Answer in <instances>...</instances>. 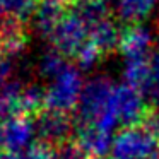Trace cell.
I'll use <instances>...</instances> for the list:
<instances>
[{
	"instance_id": "cell-1",
	"label": "cell",
	"mask_w": 159,
	"mask_h": 159,
	"mask_svg": "<svg viewBox=\"0 0 159 159\" xmlns=\"http://www.w3.org/2000/svg\"><path fill=\"white\" fill-rule=\"evenodd\" d=\"M108 0H75L63 9L46 36L52 48L75 58L82 50L96 48L103 55L118 46L120 33Z\"/></svg>"
},
{
	"instance_id": "cell-2",
	"label": "cell",
	"mask_w": 159,
	"mask_h": 159,
	"mask_svg": "<svg viewBox=\"0 0 159 159\" xmlns=\"http://www.w3.org/2000/svg\"><path fill=\"white\" fill-rule=\"evenodd\" d=\"M116 86L108 75H94L86 80L77 108L82 125H93L108 134L121 125L116 110Z\"/></svg>"
},
{
	"instance_id": "cell-3",
	"label": "cell",
	"mask_w": 159,
	"mask_h": 159,
	"mask_svg": "<svg viewBox=\"0 0 159 159\" xmlns=\"http://www.w3.org/2000/svg\"><path fill=\"white\" fill-rule=\"evenodd\" d=\"M86 80L82 79L77 65L67 63L57 75L48 79L45 87V106L57 113H70L79 108V101L84 91Z\"/></svg>"
},
{
	"instance_id": "cell-4",
	"label": "cell",
	"mask_w": 159,
	"mask_h": 159,
	"mask_svg": "<svg viewBox=\"0 0 159 159\" xmlns=\"http://www.w3.org/2000/svg\"><path fill=\"white\" fill-rule=\"evenodd\" d=\"M159 154V140L144 127H123L113 135L110 159H154Z\"/></svg>"
},
{
	"instance_id": "cell-5",
	"label": "cell",
	"mask_w": 159,
	"mask_h": 159,
	"mask_svg": "<svg viewBox=\"0 0 159 159\" xmlns=\"http://www.w3.org/2000/svg\"><path fill=\"white\" fill-rule=\"evenodd\" d=\"M36 121L29 120L26 115L0 118V151L24 152L36 144Z\"/></svg>"
},
{
	"instance_id": "cell-6",
	"label": "cell",
	"mask_w": 159,
	"mask_h": 159,
	"mask_svg": "<svg viewBox=\"0 0 159 159\" xmlns=\"http://www.w3.org/2000/svg\"><path fill=\"white\" fill-rule=\"evenodd\" d=\"M154 33L144 22L140 24H128L120 33V50L123 60L128 58H149L154 52Z\"/></svg>"
},
{
	"instance_id": "cell-7",
	"label": "cell",
	"mask_w": 159,
	"mask_h": 159,
	"mask_svg": "<svg viewBox=\"0 0 159 159\" xmlns=\"http://www.w3.org/2000/svg\"><path fill=\"white\" fill-rule=\"evenodd\" d=\"M116 110L123 127H134L145 116V94L121 82L116 86Z\"/></svg>"
},
{
	"instance_id": "cell-8",
	"label": "cell",
	"mask_w": 159,
	"mask_h": 159,
	"mask_svg": "<svg viewBox=\"0 0 159 159\" xmlns=\"http://www.w3.org/2000/svg\"><path fill=\"white\" fill-rule=\"evenodd\" d=\"M113 135L93 125H80L75 144L86 152L89 159H103L110 156Z\"/></svg>"
},
{
	"instance_id": "cell-9",
	"label": "cell",
	"mask_w": 159,
	"mask_h": 159,
	"mask_svg": "<svg viewBox=\"0 0 159 159\" xmlns=\"http://www.w3.org/2000/svg\"><path fill=\"white\" fill-rule=\"evenodd\" d=\"M36 130L43 140L60 144L69 137L70 130H72V123L67 118V115L46 110L36 120Z\"/></svg>"
},
{
	"instance_id": "cell-10",
	"label": "cell",
	"mask_w": 159,
	"mask_h": 159,
	"mask_svg": "<svg viewBox=\"0 0 159 159\" xmlns=\"http://www.w3.org/2000/svg\"><path fill=\"white\" fill-rule=\"evenodd\" d=\"M115 17L128 24H140L156 11L157 0H108Z\"/></svg>"
},
{
	"instance_id": "cell-11",
	"label": "cell",
	"mask_w": 159,
	"mask_h": 159,
	"mask_svg": "<svg viewBox=\"0 0 159 159\" xmlns=\"http://www.w3.org/2000/svg\"><path fill=\"white\" fill-rule=\"evenodd\" d=\"M38 7V0H0V24H22Z\"/></svg>"
},
{
	"instance_id": "cell-12",
	"label": "cell",
	"mask_w": 159,
	"mask_h": 159,
	"mask_svg": "<svg viewBox=\"0 0 159 159\" xmlns=\"http://www.w3.org/2000/svg\"><path fill=\"white\" fill-rule=\"evenodd\" d=\"M24 87L16 80H9L0 89V116H17L24 113Z\"/></svg>"
},
{
	"instance_id": "cell-13",
	"label": "cell",
	"mask_w": 159,
	"mask_h": 159,
	"mask_svg": "<svg viewBox=\"0 0 159 159\" xmlns=\"http://www.w3.org/2000/svg\"><path fill=\"white\" fill-rule=\"evenodd\" d=\"M151 75V57L149 58H128L123 60L121 77L123 82L132 87H137L144 93V87Z\"/></svg>"
},
{
	"instance_id": "cell-14",
	"label": "cell",
	"mask_w": 159,
	"mask_h": 159,
	"mask_svg": "<svg viewBox=\"0 0 159 159\" xmlns=\"http://www.w3.org/2000/svg\"><path fill=\"white\" fill-rule=\"evenodd\" d=\"M67 63L69 62L65 60V55H62V53L55 48H50V50H46V52H43L41 57H39L38 72L41 77H45V79L48 80V79H52L53 75H57Z\"/></svg>"
},
{
	"instance_id": "cell-15",
	"label": "cell",
	"mask_w": 159,
	"mask_h": 159,
	"mask_svg": "<svg viewBox=\"0 0 159 159\" xmlns=\"http://www.w3.org/2000/svg\"><path fill=\"white\" fill-rule=\"evenodd\" d=\"M144 94L159 110V45L154 48L151 55V75L144 87Z\"/></svg>"
},
{
	"instance_id": "cell-16",
	"label": "cell",
	"mask_w": 159,
	"mask_h": 159,
	"mask_svg": "<svg viewBox=\"0 0 159 159\" xmlns=\"http://www.w3.org/2000/svg\"><path fill=\"white\" fill-rule=\"evenodd\" d=\"M53 159H89L77 144H60Z\"/></svg>"
},
{
	"instance_id": "cell-17",
	"label": "cell",
	"mask_w": 159,
	"mask_h": 159,
	"mask_svg": "<svg viewBox=\"0 0 159 159\" xmlns=\"http://www.w3.org/2000/svg\"><path fill=\"white\" fill-rule=\"evenodd\" d=\"M11 58L12 57L0 46V89L9 82V77H11V72H12Z\"/></svg>"
},
{
	"instance_id": "cell-18",
	"label": "cell",
	"mask_w": 159,
	"mask_h": 159,
	"mask_svg": "<svg viewBox=\"0 0 159 159\" xmlns=\"http://www.w3.org/2000/svg\"><path fill=\"white\" fill-rule=\"evenodd\" d=\"M144 127L147 128V130L159 140V110L152 111V113H149L147 116H145Z\"/></svg>"
},
{
	"instance_id": "cell-19",
	"label": "cell",
	"mask_w": 159,
	"mask_h": 159,
	"mask_svg": "<svg viewBox=\"0 0 159 159\" xmlns=\"http://www.w3.org/2000/svg\"><path fill=\"white\" fill-rule=\"evenodd\" d=\"M0 159H26L24 152H4L0 151Z\"/></svg>"
},
{
	"instance_id": "cell-20",
	"label": "cell",
	"mask_w": 159,
	"mask_h": 159,
	"mask_svg": "<svg viewBox=\"0 0 159 159\" xmlns=\"http://www.w3.org/2000/svg\"><path fill=\"white\" fill-rule=\"evenodd\" d=\"M157 29H159V16H157Z\"/></svg>"
},
{
	"instance_id": "cell-21",
	"label": "cell",
	"mask_w": 159,
	"mask_h": 159,
	"mask_svg": "<svg viewBox=\"0 0 159 159\" xmlns=\"http://www.w3.org/2000/svg\"><path fill=\"white\" fill-rule=\"evenodd\" d=\"M154 159H159V154H157V156H156V157H154Z\"/></svg>"
}]
</instances>
